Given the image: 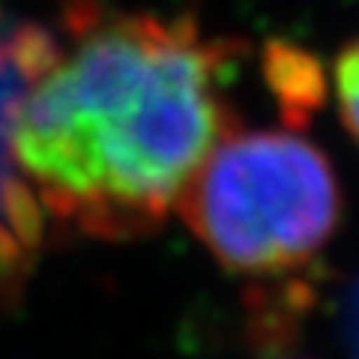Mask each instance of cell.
Returning a JSON list of instances; mask_svg holds the SVG:
<instances>
[{
    "label": "cell",
    "mask_w": 359,
    "mask_h": 359,
    "mask_svg": "<svg viewBox=\"0 0 359 359\" xmlns=\"http://www.w3.org/2000/svg\"><path fill=\"white\" fill-rule=\"evenodd\" d=\"M264 81L290 129H302L327 99V75L309 48L287 39H269L261 54Z\"/></svg>",
    "instance_id": "4"
},
{
    "label": "cell",
    "mask_w": 359,
    "mask_h": 359,
    "mask_svg": "<svg viewBox=\"0 0 359 359\" xmlns=\"http://www.w3.org/2000/svg\"><path fill=\"white\" fill-rule=\"evenodd\" d=\"M332 81H335V102H339L341 123L359 144V36L347 42L341 54L335 57Z\"/></svg>",
    "instance_id": "6"
},
{
    "label": "cell",
    "mask_w": 359,
    "mask_h": 359,
    "mask_svg": "<svg viewBox=\"0 0 359 359\" xmlns=\"http://www.w3.org/2000/svg\"><path fill=\"white\" fill-rule=\"evenodd\" d=\"M177 210L228 273L278 278L332 243L344 198L318 144L294 129H233L189 180Z\"/></svg>",
    "instance_id": "2"
},
{
    "label": "cell",
    "mask_w": 359,
    "mask_h": 359,
    "mask_svg": "<svg viewBox=\"0 0 359 359\" xmlns=\"http://www.w3.org/2000/svg\"><path fill=\"white\" fill-rule=\"evenodd\" d=\"M13 63L0 66V299L25 287L45 243V210L13 159V120L27 93Z\"/></svg>",
    "instance_id": "3"
},
{
    "label": "cell",
    "mask_w": 359,
    "mask_h": 359,
    "mask_svg": "<svg viewBox=\"0 0 359 359\" xmlns=\"http://www.w3.org/2000/svg\"><path fill=\"white\" fill-rule=\"evenodd\" d=\"M78 48L27 87L13 159L45 219L96 240L159 228L189 180L233 132L222 81L245 51L204 39L192 15H105L66 0Z\"/></svg>",
    "instance_id": "1"
},
{
    "label": "cell",
    "mask_w": 359,
    "mask_h": 359,
    "mask_svg": "<svg viewBox=\"0 0 359 359\" xmlns=\"http://www.w3.org/2000/svg\"><path fill=\"white\" fill-rule=\"evenodd\" d=\"M6 48H9V60H13L18 75L27 84H36L42 75H48L63 60L60 42L54 39L48 27L36 25V21H13Z\"/></svg>",
    "instance_id": "5"
}]
</instances>
